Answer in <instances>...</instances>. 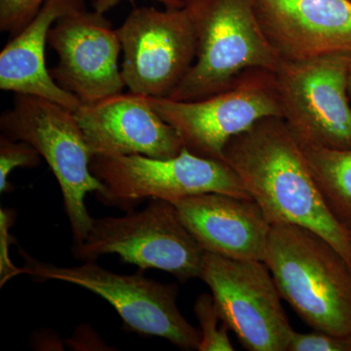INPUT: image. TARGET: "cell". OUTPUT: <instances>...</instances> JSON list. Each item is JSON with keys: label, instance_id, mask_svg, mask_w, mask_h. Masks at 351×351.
Listing matches in <instances>:
<instances>
[{"label": "cell", "instance_id": "cell-1", "mask_svg": "<svg viewBox=\"0 0 351 351\" xmlns=\"http://www.w3.org/2000/svg\"><path fill=\"white\" fill-rule=\"evenodd\" d=\"M225 161L272 225L308 228L332 244L351 267L348 230L330 211L299 140L282 117L261 119L228 141Z\"/></svg>", "mask_w": 351, "mask_h": 351}, {"label": "cell", "instance_id": "cell-2", "mask_svg": "<svg viewBox=\"0 0 351 351\" xmlns=\"http://www.w3.org/2000/svg\"><path fill=\"white\" fill-rule=\"evenodd\" d=\"M263 263L308 326L351 337V267L331 243L302 226L272 225Z\"/></svg>", "mask_w": 351, "mask_h": 351}, {"label": "cell", "instance_id": "cell-3", "mask_svg": "<svg viewBox=\"0 0 351 351\" xmlns=\"http://www.w3.org/2000/svg\"><path fill=\"white\" fill-rule=\"evenodd\" d=\"M195 29V63L168 98L195 101L232 86L250 69L276 71L281 59L265 36L254 0H182Z\"/></svg>", "mask_w": 351, "mask_h": 351}, {"label": "cell", "instance_id": "cell-4", "mask_svg": "<svg viewBox=\"0 0 351 351\" xmlns=\"http://www.w3.org/2000/svg\"><path fill=\"white\" fill-rule=\"evenodd\" d=\"M1 135L32 145L43 157L61 188L73 245L82 243L93 225L87 193H103L90 168L92 154L75 112L32 95L15 94L12 108L0 117Z\"/></svg>", "mask_w": 351, "mask_h": 351}, {"label": "cell", "instance_id": "cell-5", "mask_svg": "<svg viewBox=\"0 0 351 351\" xmlns=\"http://www.w3.org/2000/svg\"><path fill=\"white\" fill-rule=\"evenodd\" d=\"M204 249L182 223L174 203L149 199L142 211L95 219L86 239L73 245L83 262L119 255L140 269L168 272L179 280L199 278Z\"/></svg>", "mask_w": 351, "mask_h": 351}, {"label": "cell", "instance_id": "cell-6", "mask_svg": "<svg viewBox=\"0 0 351 351\" xmlns=\"http://www.w3.org/2000/svg\"><path fill=\"white\" fill-rule=\"evenodd\" d=\"M19 253L25 260L24 274L38 280L73 284L100 295L130 331L167 339L181 350H198L200 331L180 311L175 284L157 282L138 274H115L92 261L64 267L36 260L23 248Z\"/></svg>", "mask_w": 351, "mask_h": 351}, {"label": "cell", "instance_id": "cell-7", "mask_svg": "<svg viewBox=\"0 0 351 351\" xmlns=\"http://www.w3.org/2000/svg\"><path fill=\"white\" fill-rule=\"evenodd\" d=\"M90 168L105 186L97 195L99 199L123 209L144 199L175 203L204 193L252 198L239 175L225 161L195 156L184 147L171 158L141 154L93 156Z\"/></svg>", "mask_w": 351, "mask_h": 351}, {"label": "cell", "instance_id": "cell-8", "mask_svg": "<svg viewBox=\"0 0 351 351\" xmlns=\"http://www.w3.org/2000/svg\"><path fill=\"white\" fill-rule=\"evenodd\" d=\"M145 98L178 132L184 149L221 161L230 138L265 117H282L276 73L265 69H247L228 89L200 100Z\"/></svg>", "mask_w": 351, "mask_h": 351}, {"label": "cell", "instance_id": "cell-9", "mask_svg": "<svg viewBox=\"0 0 351 351\" xmlns=\"http://www.w3.org/2000/svg\"><path fill=\"white\" fill-rule=\"evenodd\" d=\"M199 278L211 290L221 319L246 350H288L295 331L265 263L205 251Z\"/></svg>", "mask_w": 351, "mask_h": 351}, {"label": "cell", "instance_id": "cell-10", "mask_svg": "<svg viewBox=\"0 0 351 351\" xmlns=\"http://www.w3.org/2000/svg\"><path fill=\"white\" fill-rule=\"evenodd\" d=\"M350 55L281 60L274 71L282 119L300 142L351 149Z\"/></svg>", "mask_w": 351, "mask_h": 351}, {"label": "cell", "instance_id": "cell-11", "mask_svg": "<svg viewBox=\"0 0 351 351\" xmlns=\"http://www.w3.org/2000/svg\"><path fill=\"white\" fill-rule=\"evenodd\" d=\"M117 32L132 93L168 98L195 63V29L184 6L136 7Z\"/></svg>", "mask_w": 351, "mask_h": 351}, {"label": "cell", "instance_id": "cell-12", "mask_svg": "<svg viewBox=\"0 0 351 351\" xmlns=\"http://www.w3.org/2000/svg\"><path fill=\"white\" fill-rule=\"evenodd\" d=\"M48 44L59 59L51 75L82 105L123 91L126 85L119 66L121 44L105 14L86 8L66 14L51 27Z\"/></svg>", "mask_w": 351, "mask_h": 351}, {"label": "cell", "instance_id": "cell-13", "mask_svg": "<svg viewBox=\"0 0 351 351\" xmlns=\"http://www.w3.org/2000/svg\"><path fill=\"white\" fill-rule=\"evenodd\" d=\"M254 5L282 61L351 54V0H254Z\"/></svg>", "mask_w": 351, "mask_h": 351}, {"label": "cell", "instance_id": "cell-14", "mask_svg": "<svg viewBox=\"0 0 351 351\" xmlns=\"http://www.w3.org/2000/svg\"><path fill=\"white\" fill-rule=\"evenodd\" d=\"M92 156L171 158L184 149L178 132L145 96L120 93L75 112Z\"/></svg>", "mask_w": 351, "mask_h": 351}, {"label": "cell", "instance_id": "cell-15", "mask_svg": "<svg viewBox=\"0 0 351 351\" xmlns=\"http://www.w3.org/2000/svg\"><path fill=\"white\" fill-rule=\"evenodd\" d=\"M174 204L204 251L239 260H265L271 223L253 198L204 193Z\"/></svg>", "mask_w": 351, "mask_h": 351}, {"label": "cell", "instance_id": "cell-16", "mask_svg": "<svg viewBox=\"0 0 351 351\" xmlns=\"http://www.w3.org/2000/svg\"><path fill=\"white\" fill-rule=\"evenodd\" d=\"M86 8L84 0H46L24 29L12 36L0 53V89L55 101L76 112L82 101L63 89L45 62L48 34L57 20Z\"/></svg>", "mask_w": 351, "mask_h": 351}, {"label": "cell", "instance_id": "cell-17", "mask_svg": "<svg viewBox=\"0 0 351 351\" xmlns=\"http://www.w3.org/2000/svg\"><path fill=\"white\" fill-rule=\"evenodd\" d=\"M300 144L330 211L350 230L351 149H331L302 142Z\"/></svg>", "mask_w": 351, "mask_h": 351}, {"label": "cell", "instance_id": "cell-18", "mask_svg": "<svg viewBox=\"0 0 351 351\" xmlns=\"http://www.w3.org/2000/svg\"><path fill=\"white\" fill-rule=\"evenodd\" d=\"M195 313L200 326L199 351H232L234 350L226 323L219 327V321H223L213 295L202 294L197 298L195 304Z\"/></svg>", "mask_w": 351, "mask_h": 351}, {"label": "cell", "instance_id": "cell-19", "mask_svg": "<svg viewBox=\"0 0 351 351\" xmlns=\"http://www.w3.org/2000/svg\"><path fill=\"white\" fill-rule=\"evenodd\" d=\"M40 154L24 141L0 136V193H10L12 184L8 177L15 168H34L40 163Z\"/></svg>", "mask_w": 351, "mask_h": 351}, {"label": "cell", "instance_id": "cell-20", "mask_svg": "<svg viewBox=\"0 0 351 351\" xmlns=\"http://www.w3.org/2000/svg\"><path fill=\"white\" fill-rule=\"evenodd\" d=\"M46 0H0V31L11 38L29 24Z\"/></svg>", "mask_w": 351, "mask_h": 351}, {"label": "cell", "instance_id": "cell-21", "mask_svg": "<svg viewBox=\"0 0 351 351\" xmlns=\"http://www.w3.org/2000/svg\"><path fill=\"white\" fill-rule=\"evenodd\" d=\"M287 351H351V337L337 336L329 332H294Z\"/></svg>", "mask_w": 351, "mask_h": 351}, {"label": "cell", "instance_id": "cell-22", "mask_svg": "<svg viewBox=\"0 0 351 351\" xmlns=\"http://www.w3.org/2000/svg\"><path fill=\"white\" fill-rule=\"evenodd\" d=\"M1 285L8 280L9 278H12L18 274H24V269H18L15 265L9 260L8 252V240L10 235L8 234V223L12 221L11 219V214H7V210L1 208Z\"/></svg>", "mask_w": 351, "mask_h": 351}, {"label": "cell", "instance_id": "cell-23", "mask_svg": "<svg viewBox=\"0 0 351 351\" xmlns=\"http://www.w3.org/2000/svg\"><path fill=\"white\" fill-rule=\"evenodd\" d=\"M121 1H128L134 5L136 0H93L92 5L97 12L106 14ZM154 1L160 2L164 7L184 6L182 0H154Z\"/></svg>", "mask_w": 351, "mask_h": 351}, {"label": "cell", "instance_id": "cell-24", "mask_svg": "<svg viewBox=\"0 0 351 351\" xmlns=\"http://www.w3.org/2000/svg\"><path fill=\"white\" fill-rule=\"evenodd\" d=\"M348 93H350L351 100V55L350 59V66H348Z\"/></svg>", "mask_w": 351, "mask_h": 351}, {"label": "cell", "instance_id": "cell-25", "mask_svg": "<svg viewBox=\"0 0 351 351\" xmlns=\"http://www.w3.org/2000/svg\"><path fill=\"white\" fill-rule=\"evenodd\" d=\"M348 234H350V242H351V228H350V230H348Z\"/></svg>", "mask_w": 351, "mask_h": 351}]
</instances>
